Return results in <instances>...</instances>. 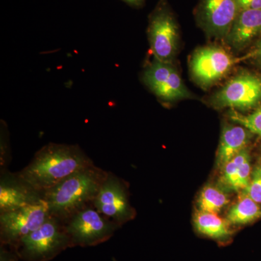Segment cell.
Listing matches in <instances>:
<instances>
[{
    "label": "cell",
    "instance_id": "cell-1",
    "mask_svg": "<svg viewBox=\"0 0 261 261\" xmlns=\"http://www.w3.org/2000/svg\"><path fill=\"white\" fill-rule=\"evenodd\" d=\"M93 164L80 146L49 143L39 149L18 174L43 193L72 173Z\"/></svg>",
    "mask_w": 261,
    "mask_h": 261
},
{
    "label": "cell",
    "instance_id": "cell-2",
    "mask_svg": "<svg viewBox=\"0 0 261 261\" xmlns=\"http://www.w3.org/2000/svg\"><path fill=\"white\" fill-rule=\"evenodd\" d=\"M108 171L95 165L72 173L42 193L51 216L62 221L92 205Z\"/></svg>",
    "mask_w": 261,
    "mask_h": 261
},
{
    "label": "cell",
    "instance_id": "cell-3",
    "mask_svg": "<svg viewBox=\"0 0 261 261\" xmlns=\"http://www.w3.org/2000/svg\"><path fill=\"white\" fill-rule=\"evenodd\" d=\"M71 243L61 219L50 216L13 248L24 261H49L70 248Z\"/></svg>",
    "mask_w": 261,
    "mask_h": 261
},
{
    "label": "cell",
    "instance_id": "cell-4",
    "mask_svg": "<svg viewBox=\"0 0 261 261\" xmlns=\"http://www.w3.org/2000/svg\"><path fill=\"white\" fill-rule=\"evenodd\" d=\"M71 247H93L110 240L119 225L89 205L63 221Z\"/></svg>",
    "mask_w": 261,
    "mask_h": 261
},
{
    "label": "cell",
    "instance_id": "cell-5",
    "mask_svg": "<svg viewBox=\"0 0 261 261\" xmlns=\"http://www.w3.org/2000/svg\"><path fill=\"white\" fill-rule=\"evenodd\" d=\"M45 201L0 214L1 245L14 247L50 216Z\"/></svg>",
    "mask_w": 261,
    "mask_h": 261
},
{
    "label": "cell",
    "instance_id": "cell-6",
    "mask_svg": "<svg viewBox=\"0 0 261 261\" xmlns=\"http://www.w3.org/2000/svg\"><path fill=\"white\" fill-rule=\"evenodd\" d=\"M211 99V104L216 108L252 109L261 102V79L243 72L231 79Z\"/></svg>",
    "mask_w": 261,
    "mask_h": 261
},
{
    "label": "cell",
    "instance_id": "cell-7",
    "mask_svg": "<svg viewBox=\"0 0 261 261\" xmlns=\"http://www.w3.org/2000/svg\"><path fill=\"white\" fill-rule=\"evenodd\" d=\"M238 61L224 48L207 46L194 53L190 61V72L195 82L208 88L224 78Z\"/></svg>",
    "mask_w": 261,
    "mask_h": 261
},
{
    "label": "cell",
    "instance_id": "cell-8",
    "mask_svg": "<svg viewBox=\"0 0 261 261\" xmlns=\"http://www.w3.org/2000/svg\"><path fill=\"white\" fill-rule=\"evenodd\" d=\"M92 205L103 216L120 226L135 215L128 200L126 185L111 172H108Z\"/></svg>",
    "mask_w": 261,
    "mask_h": 261
},
{
    "label": "cell",
    "instance_id": "cell-9",
    "mask_svg": "<svg viewBox=\"0 0 261 261\" xmlns=\"http://www.w3.org/2000/svg\"><path fill=\"white\" fill-rule=\"evenodd\" d=\"M142 80L149 90L162 100L173 102L192 97L172 63L154 58L144 70Z\"/></svg>",
    "mask_w": 261,
    "mask_h": 261
},
{
    "label": "cell",
    "instance_id": "cell-10",
    "mask_svg": "<svg viewBox=\"0 0 261 261\" xmlns=\"http://www.w3.org/2000/svg\"><path fill=\"white\" fill-rule=\"evenodd\" d=\"M148 38L154 58L172 63L177 51L178 29L172 14L166 8H159L151 16Z\"/></svg>",
    "mask_w": 261,
    "mask_h": 261
},
{
    "label": "cell",
    "instance_id": "cell-11",
    "mask_svg": "<svg viewBox=\"0 0 261 261\" xmlns=\"http://www.w3.org/2000/svg\"><path fill=\"white\" fill-rule=\"evenodd\" d=\"M0 173V214L44 201L42 192L24 181L18 173L6 169Z\"/></svg>",
    "mask_w": 261,
    "mask_h": 261
},
{
    "label": "cell",
    "instance_id": "cell-12",
    "mask_svg": "<svg viewBox=\"0 0 261 261\" xmlns=\"http://www.w3.org/2000/svg\"><path fill=\"white\" fill-rule=\"evenodd\" d=\"M200 18L209 34L225 39L240 13L237 0H202Z\"/></svg>",
    "mask_w": 261,
    "mask_h": 261
},
{
    "label": "cell",
    "instance_id": "cell-13",
    "mask_svg": "<svg viewBox=\"0 0 261 261\" xmlns=\"http://www.w3.org/2000/svg\"><path fill=\"white\" fill-rule=\"evenodd\" d=\"M261 34V9L239 13L225 40L230 47L241 49Z\"/></svg>",
    "mask_w": 261,
    "mask_h": 261
},
{
    "label": "cell",
    "instance_id": "cell-14",
    "mask_svg": "<svg viewBox=\"0 0 261 261\" xmlns=\"http://www.w3.org/2000/svg\"><path fill=\"white\" fill-rule=\"evenodd\" d=\"M251 132L243 126L226 125L221 132L219 149L217 151V165L222 168L243 149L251 138Z\"/></svg>",
    "mask_w": 261,
    "mask_h": 261
},
{
    "label": "cell",
    "instance_id": "cell-15",
    "mask_svg": "<svg viewBox=\"0 0 261 261\" xmlns=\"http://www.w3.org/2000/svg\"><path fill=\"white\" fill-rule=\"evenodd\" d=\"M194 225L197 232L219 243H226L233 234L231 225L217 214L197 211L194 216Z\"/></svg>",
    "mask_w": 261,
    "mask_h": 261
},
{
    "label": "cell",
    "instance_id": "cell-16",
    "mask_svg": "<svg viewBox=\"0 0 261 261\" xmlns=\"http://www.w3.org/2000/svg\"><path fill=\"white\" fill-rule=\"evenodd\" d=\"M261 219V205L242 192L238 200L230 207L226 219L233 225L250 224Z\"/></svg>",
    "mask_w": 261,
    "mask_h": 261
},
{
    "label": "cell",
    "instance_id": "cell-17",
    "mask_svg": "<svg viewBox=\"0 0 261 261\" xmlns=\"http://www.w3.org/2000/svg\"><path fill=\"white\" fill-rule=\"evenodd\" d=\"M228 196L224 190L214 185H206L197 199L199 210L219 214L228 205Z\"/></svg>",
    "mask_w": 261,
    "mask_h": 261
},
{
    "label": "cell",
    "instance_id": "cell-18",
    "mask_svg": "<svg viewBox=\"0 0 261 261\" xmlns=\"http://www.w3.org/2000/svg\"><path fill=\"white\" fill-rule=\"evenodd\" d=\"M250 153L247 148L243 149L242 152L237 154L233 159L228 161L224 165L222 169V175H221V181L225 186L230 190H233L236 182L237 176L239 168L241 166L242 163L250 158Z\"/></svg>",
    "mask_w": 261,
    "mask_h": 261
},
{
    "label": "cell",
    "instance_id": "cell-19",
    "mask_svg": "<svg viewBox=\"0 0 261 261\" xmlns=\"http://www.w3.org/2000/svg\"><path fill=\"white\" fill-rule=\"evenodd\" d=\"M229 118L231 121L246 128L252 134L261 137V107L246 116L233 110L229 113Z\"/></svg>",
    "mask_w": 261,
    "mask_h": 261
},
{
    "label": "cell",
    "instance_id": "cell-20",
    "mask_svg": "<svg viewBox=\"0 0 261 261\" xmlns=\"http://www.w3.org/2000/svg\"><path fill=\"white\" fill-rule=\"evenodd\" d=\"M244 194L261 205V165L260 163L252 171L250 183L243 190Z\"/></svg>",
    "mask_w": 261,
    "mask_h": 261
},
{
    "label": "cell",
    "instance_id": "cell-21",
    "mask_svg": "<svg viewBox=\"0 0 261 261\" xmlns=\"http://www.w3.org/2000/svg\"><path fill=\"white\" fill-rule=\"evenodd\" d=\"M252 168L250 157L245 160L239 168L238 176L233 187V191L243 192L247 188L251 178Z\"/></svg>",
    "mask_w": 261,
    "mask_h": 261
},
{
    "label": "cell",
    "instance_id": "cell-22",
    "mask_svg": "<svg viewBox=\"0 0 261 261\" xmlns=\"http://www.w3.org/2000/svg\"><path fill=\"white\" fill-rule=\"evenodd\" d=\"M6 128L1 126V143H0V171L8 169L10 164L11 154H10L9 140L6 135Z\"/></svg>",
    "mask_w": 261,
    "mask_h": 261
},
{
    "label": "cell",
    "instance_id": "cell-23",
    "mask_svg": "<svg viewBox=\"0 0 261 261\" xmlns=\"http://www.w3.org/2000/svg\"><path fill=\"white\" fill-rule=\"evenodd\" d=\"M18 260H20V258H19L18 254L15 252L14 248L10 247L9 250V249L5 248V245H1L0 261H18Z\"/></svg>",
    "mask_w": 261,
    "mask_h": 261
},
{
    "label": "cell",
    "instance_id": "cell-24",
    "mask_svg": "<svg viewBox=\"0 0 261 261\" xmlns=\"http://www.w3.org/2000/svg\"><path fill=\"white\" fill-rule=\"evenodd\" d=\"M240 12L261 9V0H237Z\"/></svg>",
    "mask_w": 261,
    "mask_h": 261
},
{
    "label": "cell",
    "instance_id": "cell-25",
    "mask_svg": "<svg viewBox=\"0 0 261 261\" xmlns=\"http://www.w3.org/2000/svg\"><path fill=\"white\" fill-rule=\"evenodd\" d=\"M252 58H255V60L261 65V40L257 43L255 50L252 51Z\"/></svg>",
    "mask_w": 261,
    "mask_h": 261
},
{
    "label": "cell",
    "instance_id": "cell-26",
    "mask_svg": "<svg viewBox=\"0 0 261 261\" xmlns=\"http://www.w3.org/2000/svg\"><path fill=\"white\" fill-rule=\"evenodd\" d=\"M123 1L130 5H132V6H139V5L142 4L144 0H123Z\"/></svg>",
    "mask_w": 261,
    "mask_h": 261
},
{
    "label": "cell",
    "instance_id": "cell-27",
    "mask_svg": "<svg viewBox=\"0 0 261 261\" xmlns=\"http://www.w3.org/2000/svg\"><path fill=\"white\" fill-rule=\"evenodd\" d=\"M260 165H261V162H260Z\"/></svg>",
    "mask_w": 261,
    "mask_h": 261
}]
</instances>
